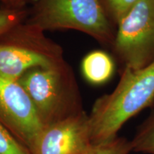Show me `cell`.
<instances>
[{
	"mask_svg": "<svg viewBox=\"0 0 154 154\" xmlns=\"http://www.w3.org/2000/svg\"><path fill=\"white\" fill-rule=\"evenodd\" d=\"M148 107H154V62L140 69L124 67L115 89L98 98L88 115L91 143L114 140L127 121Z\"/></svg>",
	"mask_w": 154,
	"mask_h": 154,
	"instance_id": "6da1fadb",
	"label": "cell"
},
{
	"mask_svg": "<svg viewBox=\"0 0 154 154\" xmlns=\"http://www.w3.org/2000/svg\"><path fill=\"white\" fill-rule=\"evenodd\" d=\"M0 154H30L27 148L21 143L1 124H0Z\"/></svg>",
	"mask_w": 154,
	"mask_h": 154,
	"instance_id": "30bf717a",
	"label": "cell"
},
{
	"mask_svg": "<svg viewBox=\"0 0 154 154\" xmlns=\"http://www.w3.org/2000/svg\"><path fill=\"white\" fill-rule=\"evenodd\" d=\"M24 12L17 9H0V36L22 22Z\"/></svg>",
	"mask_w": 154,
	"mask_h": 154,
	"instance_id": "7c38bea8",
	"label": "cell"
},
{
	"mask_svg": "<svg viewBox=\"0 0 154 154\" xmlns=\"http://www.w3.org/2000/svg\"><path fill=\"white\" fill-rule=\"evenodd\" d=\"M131 151V140L118 136L109 143L95 146L86 154H129Z\"/></svg>",
	"mask_w": 154,
	"mask_h": 154,
	"instance_id": "8fae6325",
	"label": "cell"
},
{
	"mask_svg": "<svg viewBox=\"0 0 154 154\" xmlns=\"http://www.w3.org/2000/svg\"><path fill=\"white\" fill-rule=\"evenodd\" d=\"M42 32L74 29L113 45L115 34L99 0H37L28 22Z\"/></svg>",
	"mask_w": 154,
	"mask_h": 154,
	"instance_id": "3957f363",
	"label": "cell"
},
{
	"mask_svg": "<svg viewBox=\"0 0 154 154\" xmlns=\"http://www.w3.org/2000/svg\"><path fill=\"white\" fill-rule=\"evenodd\" d=\"M117 25L112 46L124 67L140 69L154 62V0H138Z\"/></svg>",
	"mask_w": 154,
	"mask_h": 154,
	"instance_id": "5b68a950",
	"label": "cell"
},
{
	"mask_svg": "<svg viewBox=\"0 0 154 154\" xmlns=\"http://www.w3.org/2000/svg\"><path fill=\"white\" fill-rule=\"evenodd\" d=\"M17 81L27 94L43 126L84 111L78 86L65 62L33 68Z\"/></svg>",
	"mask_w": 154,
	"mask_h": 154,
	"instance_id": "7a4b0ae2",
	"label": "cell"
},
{
	"mask_svg": "<svg viewBox=\"0 0 154 154\" xmlns=\"http://www.w3.org/2000/svg\"><path fill=\"white\" fill-rule=\"evenodd\" d=\"M138 0H106L108 7L113 22L118 23L129 11Z\"/></svg>",
	"mask_w": 154,
	"mask_h": 154,
	"instance_id": "4fadbf2b",
	"label": "cell"
},
{
	"mask_svg": "<svg viewBox=\"0 0 154 154\" xmlns=\"http://www.w3.org/2000/svg\"><path fill=\"white\" fill-rule=\"evenodd\" d=\"M0 1L4 2L7 4H13V5H14V4H17L19 2H20V0H0Z\"/></svg>",
	"mask_w": 154,
	"mask_h": 154,
	"instance_id": "5bb4252c",
	"label": "cell"
},
{
	"mask_svg": "<svg viewBox=\"0 0 154 154\" xmlns=\"http://www.w3.org/2000/svg\"><path fill=\"white\" fill-rule=\"evenodd\" d=\"M0 124L27 149L44 127L18 81L1 76Z\"/></svg>",
	"mask_w": 154,
	"mask_h": 154,
	"instance_id": "8992f818",
	"label": "cell"
},
{
	"mask_svg": "<svg viewBox=\"0 0 154 154\" xmlns=\"http://www.w3.org/2000/svg\"><path fill=\"white\" fill-rule=\"evenodd\" d=\"M94 146L90 138L88 115L83 111L44 126L28 150L30 154H86Z\"/></svg>",
	"mask_w": 154,
	"mask_h": 154,
	"instance_id": "52a82bcc",
	"label": "cell"
},
{
	"mask_svg": "<svg viewBox=\"0 0 154 154\" xmlns=\"http://www.w3.org/2000/svg\"><path fill=\"white\" fill-rule=\"evenodd\" d=\"M64 63L62 50L30 24L19 23L0 36V76L17 81L36 67Z\"/></svg>",
	"mask_w": 154,
	"mask_h": 154,
	"instance_id": "277c9868",
	"label": "cell"
},
{
	"mask_svg": "<svg viewBox=\"0 0 154 154\" xmlns=\"http://www.w3.org/2000/svg\"><path fill=\"white\" fill-rule=\"evenodd\" d=\"M132 151L154 154V107L131 140Z\"/></svg>",
	"mask_w": 154,
	"mask_h": 154,
	"instance_id": "9c48e42d",
	"label": "cell"
},
{
	"mask_svg": "<svg viewBox=\"0 0 154 154\" xmlns=\"http://www.w3.org/2000/svg\"><path fill=\"white\" fill-rule=\"evenodd\" d=\"M114 62L103 51H94L84 58L82 72L86 79L93 84H102L111 79L114 72Z\"/></svg>",
	"mask_w": 154,
	"mask_h": 154,
	"instance_id": "ba28073f",
	"label": "cell"
}]
</instances>
